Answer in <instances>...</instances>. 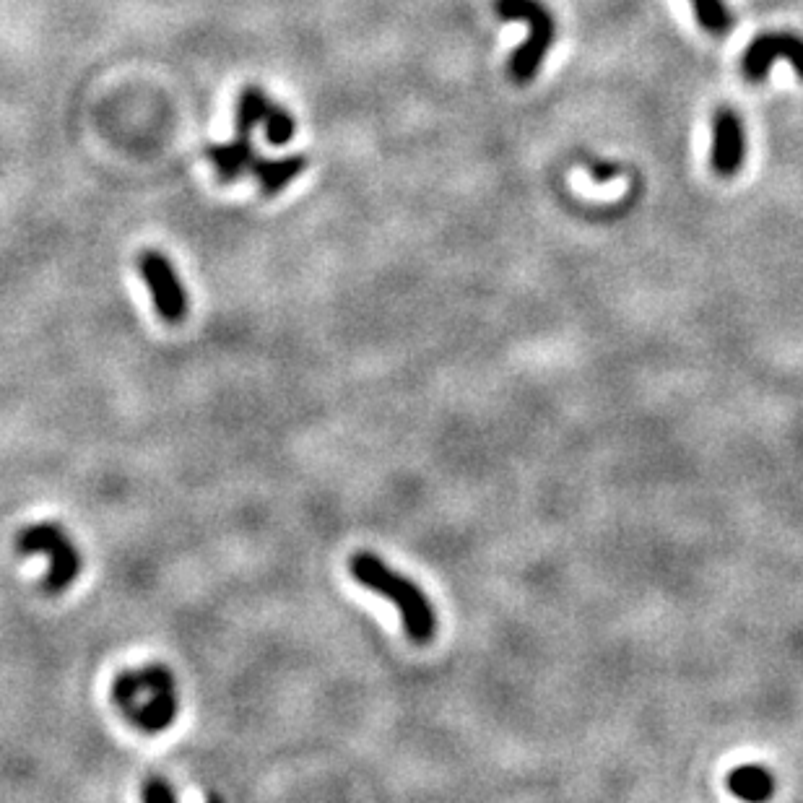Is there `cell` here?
<instances>
[{"instance_id": "6", "label": "cell", "mask_w": 803, "mask_h": 803, "mask_svg": "<svg viewBox=\"0 0 803 803\" xmlns=\"http://www.w3.org/2000/svg\"><path fill=\"white\" fill-rule=\"evenodd\" d=\"M778 60H788L798 78H803V37L793 32H767L759 34L752 45L746 47L744 60H741V73L746 81L759 84L765 81L770 68Z\"/></svg>"}, {"instance_id": "10", "label": "cell", "mask_w": 803, "mask_h": 803, "mask_svg": "<svg viewBox=\"0 0 803 803\" xmlns=\"http://www.w3.org/2000/svg\"><path fill=\"white\" fill-rule=\"evenodd\" d=\"M728 791L744 801H765L775 793V778L765 767L746 765L728 775Z\"/></svg>"}, {"instance_id": "8", "label": "cell", "mask_w": 803, "mask_h": 803, "mask_svg": "<svg viewBox=\"0 0 803 803\" xmlns=\"http://www.w3.org/2000/svg\"><path fill=\"white\" fill-rule=\"evenodd\" d=\"M307 164L310 162H307L305 154L281 156V159H258L255 156L253 164H250V172L258 180L260 193L271 198V195H279L289 182L297 180L307 169Z\"/></svg>"}, {"instance_id": "3", "label": "cell", "mask_w": 803, "mask_h": 803, "mask_svg": "<svg viewBox=\"0 0 803 803\" xmlns=\"http://www.w3.org/2000/svg\"><path fill=\"white\" fill-rule=\"evenodd\" d=\"M494 8H497V16L502 21H525L528 24V39L512 52L507 73H510L512 84H531L544 65L546 52L554 45L557 19L541 0H494Z\"/></svg>"}, {"instance_id": "14", "label": "cell", "mask_w": 803, "mask_h": 803, "mask_svg": "<svg viewBox=\"0 0 803 803\" xmlns=\"http://www.w3.org/2000/svg\"><path fill=\"white\" fill-rule=\"evenodd\" d=\"M141 798L146 803H172L177 798V793L172 791V785L164 778H149L143 783Z\"/></svg>"}, {"instance_id": "13", "label": "cell", "mask_w": 803, "mask_h": 803, "mask_svg": "<svg viewBox=\"0 0 803 803\" xmlns=\"http://www.w3.org/2000/svg\"><path fill=\"white\" fill-rule=\"evenodd\" d=\"M263 125H266V138L271 146H286V143L294 138V130H297V123H294L292 112L279 107V104H271L263 117Z\"/></svg>"}, {"instance_id": "1", "label": "cell", "mask_w": 803, "mask_h": 803, "mask_svg": "<svg viewBox=\"0 0 803 803\" xmlns=\"http://www.w3.org/2000/svg\"><path fill=\"white\" fill-rule=\"evenodd\" d=\"M349 572L362 588L372 590L385 601L396 603L398 614H401L403 632L414 645L424 648L437 635V611L427 593L408 580L406 575L396 572L383 559L372 554V551H357L349 559Z\"/></svg>"}, {"instance_id": "4", "label": "cell", "mask_w": 803, "mask_h": 803, "mask_svg": "<svg viewBox=\"0 0 803 803\" xmlns=\"http://www.w3.org/2000/svg\"><path fill=\"white\" fill-rule=\"evenodd\" d=\"M16 549L19 554L29 557V554H47L50 557V572H47L42 588L47 593H63L68 585L76 583V577L81 575L84 559L81 551L73 546L63 525L58 523H37L26 525L24 531L16 536Z\"/></svg>"}, {"instance_id": "15", "label": "cell", "mask_w": 803, "mask_h": 803, "mask_svg": "<svg viewBox=\"0 0 803 803\" xmlns=\"http://www.w3.org/2000/svg\"><path fill=\"white\" fill-rule=\"evenodd\" d=\"M593 175H596L601 182H609L611 177L616 175V167H614V164H601V162H598V164H593Z\"/></svg>"}, {"instance_id": "9", "label": "cell", "mask_w": 803, "mask_h": 803, "mask_svg": "<svg viewBox=\"0 0 803 803\" xmlns=\"http://www.w3.org/2000/svg\"><path fill=\"white\" fill-rule=\"evenodd\" d=\"M208 162L214 164L216 175L221 182H237L245 169H250L255 159L253 141L250 136H234V143H219L208 146Z\"/></svg>"}, {"instance_id": "7", "label": "cell", "mask_w": 803, "mask_h": 803, "mask_svg": "<svg viewBox=\"0 0 803 803\" xmlns=\"http://www.w3.org/2000/svg\"><path fill=\"white\" fill-rule=\"evenodd\" d=\"M746 159V128L741 115L733 107H720L713 117V164L715 175L733 177L744 167Z\"/></svg>"}, {"instance_id": "2", "label": "cell", "mask_w": 803, "mask_h": 803, "mask_svg": "<svg viewBox=\"0 0 803 803\" xmlns=\"http://www.w3.org/2000/svg\"><path fill=\"white\" fill-rule=\"evenodd\" d=\"M112 705L143 733L167 731L177 718L175 676L167 666H143L117 674L110 689Z\"/></svg>"}, {"instance_id": "12", "label": "cell", "mask_w": 803, "mask_h": 803, "mask_svg": "<svg viewBox=\"0 0 803 803\" xmlns=\"http://www.w3.org/2000/svg\"><path fill=\"white\" fill-rule=\"evenodd\" d=\"M692 6L702 29H707L715 37L731 32L733 13L726 0H692Z\"/></svg>"}, {"instance_id": "5", "label": "cell", "mask_w": 803, "mask_h": 803, "mask_svg": "<svg viewBox=\"0 0 803 803\" xmlns=\"http://www.w3.org/2000/svg\"><path fill=\"white\" fill-rule=\"evenodd\" d=\"M136 266L143 281H146V286H149L156 315L169 325H177L188 318V292H185L182 281L177 279L175 268H172L167 255L156 253V250H146V253L138 255Z\"/></svg>"}, {"instance_id": "11", "label": "cell", "mask_w": 803, "mask_h": 803, "mask_svg": "<svg viewBox=\"0 0 803 803\" xmlns=\"http://www.w3.org/2000/svg\"><path fill=\"white\" fill-rule=\"evenodd\" d=\"M271 99L266 97V91H260L258 86H247L240 91L237 99V136H253L255 125L263 123Z\"/></svg>"}]
</instances>
